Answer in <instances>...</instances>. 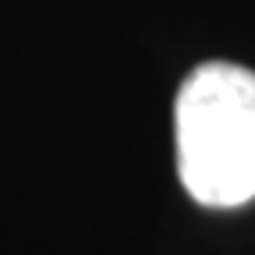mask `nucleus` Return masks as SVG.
Wrapping results in <instances>:
<instances>
[{
  "label": "nucleus",
  "mask_w": 255,
  "mask_h": 255,
  "mask_svg": "<svg viewBox=\"0 0 255 255\" xmlns=\"http://www.w3.org/2000/svg\"><path fill=\"white\" fill-rule=\"evenodd\" d=\"M177 177L199 206L238 209L255 199V71L209 60L174 103Z\"/></svg>",
  "instance_id": "nucleus-1"
}]
</instances>
